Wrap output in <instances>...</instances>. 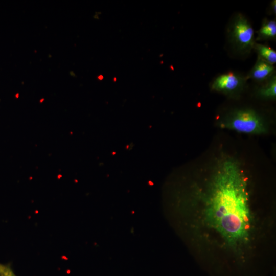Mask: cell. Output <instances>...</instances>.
Returning a JSON list of instances; mask_svg holds the SVG:
<instances>
[{"label":"cell","instance_id":"cell-9","mask_svg":"<svg viewBox=\"0 0 276 276\" xmlns=\"http://www.w3.org/2000/svg\"><path fill=\"white\" fill-rule=\"evenodd\" d=\"M0 276H17L10 266L0 263Z\"/></svg>","mask_w":276,"mask_h":276},{"label":"cell","instance_id":"cell-10","mask_svg":"<svg viewBox=\"0 0 276 276\" xmlns=\"http://www.w3.org/2000/svg\"><path fill=\"white\" fill-rule=\"evenodd\" d=\"M276 1L275 0H274L272 2V3H271V7H272V10L273 12V13H274V14H275V12H276Z\"/></svg>","mask_w":276,"mask_h":276},{"label":"cell","instance_id":"cell-7","mask_svg":"<svg viewBox=\"0 0 276 276\" xmlns=\"http://www.w3.org/2000/svg\"><path fill=\"white\" fill-rule=\"evenodd\" d=\"M259 38L261 39H275L276 36V22L274 20H265L258 31Z\"/></svg>","mask_w":276,"mask_h":276},{"label":"cell","instance_id":"cell-4","mask_svg":"<svg viewBox=\"0 0 276 276\" xmlns=\"http://www.w3.org/2000/svg\"><path fill=\"white\" fill-rule=\"evenodd\" d=\"M245 79L233 73H227L218 76L212 84L213 90L231 93L237 91L243 85Z\"/></svg>","mask_w":276,"mask_h":276},{"label":"cell","instance_id":"cell-6","mask_svg":"<svg viewBox=\"0 0 276 276\" xmlns=\"http://www.w3.org/2000/svg\"><path fill=\"white\" fill-rule=\"evenodd\" d=\"M254 48L258 53V58L271 65L275 63V51L267 45L257 43H255Z\"/></svg>","mask_w":276,"mask_h":276},{"label":"cell","instance_id":"cell-1","mask_svg":"<svg viewBox=\"0 0 276 276\" xmlns=\"http://www.w3.org/2000/svg\"><path fill=\"white\" fill-rule=\"evenodd\" d=\"M204 200V218L208 226L228 242L244 241L250 227L246 180L235 161L222 162L214 174Z\"/></svg>","mask_w":276,"mask_h":276},{"label":"cell","instance_id":"cell-11","mask_svg":"<svg viewBox=\"0 0 276 276\" xmlns=\"http://www.w3.org/2000/svg\"><path fill=\"white\" fill-rule=\"evenodd\" d=\"M98 78L99 80H102L103 78V76L102 75H100L98 76Z\"/></svg>","mask_w":276,"mask_h":276},{"label":"cell","instance_id":"cell-2","mask_svg":"<svg viewBox=\"0 0 276 276\" xmlns=\"http://www.w3.org/2000/svg\"><path fill=\"white\" fill-rule=\"evenodd\" d=\"M222 126L224 128L245 134H260L265 131L261 118L256 112L248 109L235 112Z\"/></svg>","mask_w":276,"mask_h":276},{"label":"cell","instance_id":"cell-5","mask_svg":"<svg viewBox=\"0 0 276 276\" xmlns=\"http://www.w3.org/2000/svg\"><path fill=\"white\" fill-rule=\"evenodd\" d=\"M274 67L258 58L253 68L250 72L248 77L258 81H262L268 79L273 75Z\"/></svg>","mask_w":276,"mask_h":276},{"label":"cell","instance_id":"cell-8","mask_svg":"<svg viewBox=\"0 0 276 276\" xmlns=\"http://www.w3.org/2000/svg\"><path fill=\"white\" fill-rule=\"evenodd\" d=\"M260 95L266 98H274L276 96V79L273 76L268 83L260 90Z\"/></svg>","mask_w":276,"mask_h":276},{"label":"cell","instance_id":"cell-3","mask_svg":"<svg viewBox=\"0 0 276 276\" xmlns=\"http://www.w3.org/2000/svg\"><path fill=\"white\" fill-rule=\"evenodd\" d=\"M229 36L237 49L249 52L254 48V30L248 20L242 14H237L230 29Z\"/></svg>","mask_w":276,"mask_h":276}]
</instances>
